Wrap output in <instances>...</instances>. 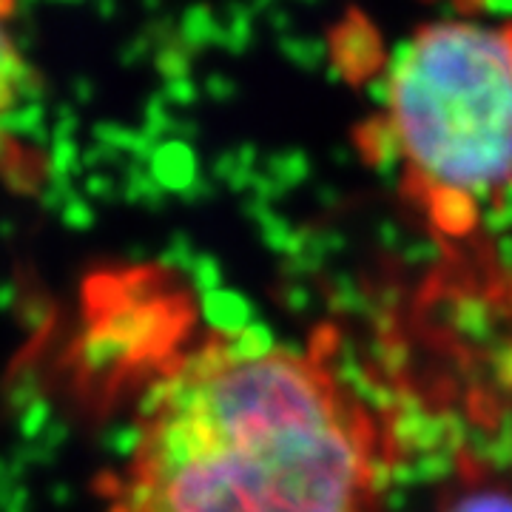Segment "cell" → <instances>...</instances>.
<instances>
[{"mask_svg":"<svg viewBox=\"0 0 512 512\" xmlns=\"http://www.w3.org/2000/svg\"><path fill=\"white\" fill-rule=\"evenodd\" d=\"M390 456L330 356L222 330L151 384L111 512H382Z\"/></svg>","mask_w":512,"mask_h":512,"instance_id":"1","label":"cell"},{"mask_svg":"<svg viewBox=\"0 0 512 512\" xmlns=\"http://www.w3.org/2000/svg\"><path fill=\"white\" fill-rule=\"evenodd\" d=\"M399 194L458 242L512 205V20L444 18L396 52L370 123Z\"/></svg>","mask_w":512,"mask_h":512,"instance_id":"2","label":"cell"},{"mask_svg":"<svg viewBox=\"0 0 512 512\" xmlns=\"http://www.w3.org/2000/svg\"><path fill=\"white\" fill-rule=\"evenodd\" d=\"M29 89V66L20 55L15 37L0 23V140L12 126V117L26 100Z\"/></svg>","mask_w":512,"mask_h":512,"instance_id":"3","label":"cell"},{"mask_svg":"<svg viewBox=\"0 0 512 512\" xmlns=\"http://www.w3.org/2000/svg\"><path fill=\"white\" fill-rule=\"evenodd\" d=\"M439 512H512V490L504 484H470L450 495Z\"/></svg>","mask_w":512,"mask_h":512,"instance_id":"4","label":"cell"}]
</instances>
